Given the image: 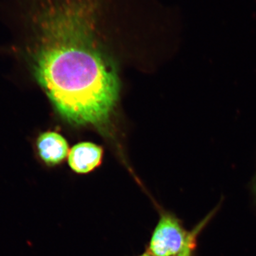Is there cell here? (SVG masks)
<instances>
[{"label":"cell","mask_w":256,"mask_h":256,"mask_svg":"<svg viewBox=\"0 0 256 256\" xmlns=\"http://www.w3.org/2000/svg\"><path fill=\"white\" fill-rule=\"evenodd\" d=\"M4 12L31 30L36 80L72 124L101 126L114 110L119 80L94 33L86 0H5Z\"/></svg>","instance_id":"obj_1"},{"label":"cell","mask_w":256,"mask_h":256,"mask_svg":"<svg viewBox=\"0 0 256 256\" xmlns=\"http://www.w3.org/2000/svg\"><path fill=\"white\" fill-rule=\"evenodd\" d=\"M102 154L101 146L92 142H80L69 151L68 164L75 172L88 174L100 166Z\"/></svg>","instance_id":"obj_3"},{"label":"cell","mask_w":256,"mask_h":256,"mask_svg":"<svg viewBox=\"0 0 256 256\" xmlns=\"http://www.w3.org/2000/svg\"><path fill=\"white\" fill-rule=\"evenodd\" d=\"M204 224V222L200 224L193 232L188 234V242H186V246H185L182 252L178 256H192V252H193L194 248L197 234L200 233V230L203 227Z\"/></svg>","instance_id":"obj_5"},{"label":"cell","mask_w":256,"mask_h":256,"mask_svg":"<svg viewBox=\"0 0 256 256\" xmlns=\"http://www.w3.org/2000/svg\"><path fill=\"white\" fill-rule=\"evenodd\" d=\"M188 236L175 217L164 214L153 232L150 252L154 256H178L186 246Z\"/></svg>","instance_id":"obj_2"},{"label":"cell","mask_w":256,"mask_h":256,"mask_svg":"<svg viewBox=\"0 0 256 256\" xmlns=\"http://www.w3.org/2000/svg\"><path fill=\"white\" fill-rule=\"evenodd\" d=\"M40 159L48 166L60 164L68 156V142L60 133L46 132L40 134L36 140Z\"/></svg>","instance_id":"obj_4"},{"label":"cell","mask_w":256,"mask_h":256,"mask_svg":"<svg viewBox=\"0 0 256 256\" xmlns=\"http://www.w3.org/2000/svg\"><path fill=\"white\" fill-rule=\"evenodd\" d=\"M139 256H151L150 254H142V255Z\"/></svg>","instance_id":"obj_6"}]
</instances>
